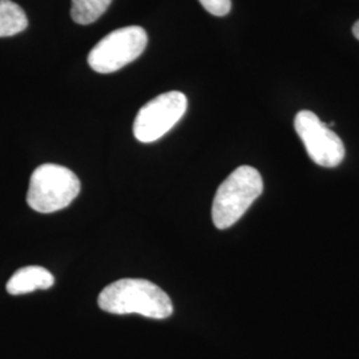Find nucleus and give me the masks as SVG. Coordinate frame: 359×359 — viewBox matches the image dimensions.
Instances as JSON below:
<instances>
[{
  "label": "nucleus",
  "mask_w": 359,
  "mask_h": 359,
  "mask_svg": "<svg viewBox=\"0 0 359 359\" xmlns=\"http://www.w3.org/2000/svg\"><path fill=\"white\" fill-rule=\"evenodd\" d=\"M97 304L107 313H136L154 320H165L173 313L169 295L154 283L140 278H123L108 285L99 295Z\"/></svg>",
  "instance_id": "nucleus-1"
},
{
  "label": "nucleus",
  "mask_w": 359,
  "mask_h": 359,
  "mask_svg": "<svg viewBox=\"0 0 359 359\" xmlns=\"http://www.w3.org/2000/svg\"><path fill=\"white\" fill-rule=\"evenodd\" d=\"M264 191V181L256 168L243 165L231 172L219 187L212 205L217 229L234 225Z\"/></svg>",
  "instance_id": "nucleus-2"
},
{
  "label": "nucleus",
  "mask_w": 359,
  "mask_h": 359,
  "mask_svg": "<svg viewBox=\"0 0 359 359\" xmlns=\"http://www.w3.org/2000/svg\"><path fill=\"white\" fill-rule=\"evenodd\" d=\"M80 192V180L68 168L43 164L29 180L27 204L39 213H53L69 205Z\"/></svg>",
  "instance_id": "nucleus-3"
},
{
  "label": "nucleus",
  "mask_w": 359,
  "mask_h": 359,
  "mask_svg": "<svg viewBox=\"0 0 359 359\" xmlns=\"http://www.w3.org/2000/svg\"><path fill=\"white\" fill-rule=\"evenodd\" d=\"M148 44L147 31L139 26L123 27L102 39L88 55V65L99 74H112L135 62Z\"/></svg>",
  "instance_id": "nucleus-4"
},
{
  "label": "nucleus",
  "mask_w": 359,
  "mask_h": 359,
  "mask_svg": "<svg viewBox=\"0 0 359 359\" xmlns=\"http://www.w3.org/2000/svg\"><path fill=\"white\" fill-rule=\"evenodd\" d=\"M188 108L187 96L179 90L161 93L148 102L135 118L133 135L142 142H154L173 128Z\"/></svg>",
  "instance_id": "nucleus-5"
},
{
  "label": "nucleus",
  "mask_w": 359,
  "mask_h": 359,
  "mask_svg": "<svg viewBox=\"0 0 359 359\" xmlns=\"http://www.w3.org/2000/svg\"><path fill=\"white\" fill-rule=\"evenodd\" d=\"M297 135L309 157L320 167H338L345 158V145L330 127L311 111H299L294 118Z\"/></svg>",
  "instance_id": "nucleus-6"
},
{
  "label": "nucleus",
  "mask_w": 359,
  "mask_h": 359,
  "mask_svg": "<svg viewBox=\"0 0 359 359\" xmlns=\"http://www.w3.org/2000/svg\"><path fill=\"white\" fill-rule=\"evenodd\" d=\"M55 283L51 271L41 266H26L16 270L7 283V292L13 295L32 293L35 290L50 289Z\"/></svg>",
  "instance_id": "nucleus-7"
},
{
  "label": "nucleus",
  "mask_w": 359,
  "mask_h": 359,
  "mask_svg": "<svg viewBox=\"0 0 359 359\" xmlns=\"http://www.w3.org/2000/svg\"><path fill=\"white\" fill-rule=\"evenodd\" d=\"M28 26L23 8L11 0H0V38L20 34Z\"/></svg>",
  "instance_id": "nucleus-8"
},
{
  "label": "nucleus",
  "mask_w": 359,
  "mask_h": 359,
  "mask_svg": "<svg viewBox=\"0 0 359 359\" xmlns=\"http://www.w3.org/2000/svg\"><path fill=\"white\" fill-rule=\"evenodd\" d=\"M112 0H72L71 16L77 25L87 26L103 15Z\"/></svg>",
  "instance_id": "nucleus-9"
},
{
  "label": "nucleus",
  "mask_w": 359,
  "mask_h": 359,
  "mask_svg": "<svg viewBox=\"0 0 359 359\" xmlns=\"http://www.w3.org/2000/svg\"><path fill=\"white\" fill-rule=\"evenodd\" d=\"M206 11L215 16H225L231 13V0H198Z\"/></svg>",
  "instance_id": "nucleus-10"
},
{
  "label": "nucleus",
  "mask_w": 359,
  "mask_h": 359,
  "mask_svg": "<svg viewBox=\"0 0 359 359\" xmlns=\"http://www.w3.org/2000/svg\"><path fill=\"white\" fill-rule=\"evenodd\" d=\"M353 34H354V36L357 40H359V20L355 22V25L353 26Z\"/></svg>",
  "instance_id": "nucleus-11"
}]
</instances>
